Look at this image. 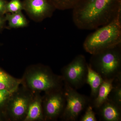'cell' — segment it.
<instances>
[{"mask_svg": "<svg viewBox=\"0 0 121 121\" xmlns=\"http://www.w3.org/2000/svg\"><path fill=\"white\" fill-rule=\"evenodd\" d=\"M103 80L101 76L92 69L90 65L88 64L86 83L89 84L91 87V95L94 99L97 96L99 87Z\"/></svg>", "mask_w": 121, "mask_h": 121, "instance_id": "obj_13", "label": "cell"}, {"mask_svg": "<svg viewBox=\"0 0 121 121\" xmlns=\"http://www.w3.org/2000/svg\"><path fill=\"white\" fill-rule=\"evenodd\" d=\"M1 120V118L0 117V120Z\"/></svg>", "mask_w": 121, "mask_h": 121, "instance_id": "obj_23", "label": "cell"}, {"mask_svg": "<svg viewBox=\"0 0 121 121\" xmlns=\"http://www.w3.org/2000/svg\"><path fill=\"white\" fill-rule=\"evenodd\" d=\"M97 29L83 43L87 52L93 55L121 44V12L111 22Z\"/></svg>", "mask_w": 121, "mask_h": 121, "instance_id": "obj_3", "label": "cell"}, {"mask_svg": "<svg viewBox=\"0 0 121 121\" xmlns=\"http://www.w3.org/2000/svg\"><path fill=\"white\" fill-rule=\"evenodd\" d=\"M23 2L20 0H11L6 5V13H13L22 12L23 10Z\"/></svg>", "mask_w": 121, "mask_h": 121, "instance_id": "obj_18", "label": "cell"}, {"mask_svg": "<svg viewBox=\"0 0 121 121\" xmlns=\"http://www.w3.org/2000/svg\"><path fill=\"white\" fill-rule=\"evenodd\" d=\"M65 104L63 88L44 93L42 102L44 121H55L60 118Z\"/></svg>", "mask_w": 121, "mask_h": 121, "instance_id": "obj_8", "label": "cell"}, {"mask_svg": "<svg viewBox=\"0 0 121 121\" xmlns=\"http://www.w3.org/2000/svg\"><path fill=\"white\" fill-rule=\"evenodd\" d=\"M80 0H51L56 9L64 10L72 9Z\"/></svg>", "mask_w": 121, "mask_h": 121, "instance_id": "obj_17", "label": "cell"}, {"mask_svg": "<svg viewBox=\"0 0 121 121\" xmlns=\"http://www.w3.org/2000/svg\"><path fill=\"white\" fill-rule=\"evenodd\" d=\"M101 119L105 121H121V107L108 99L98 109Z\"/></svg>", "mask_w": 121, "mask_h": 121, "instance_id": "obj_11", "label": "cell"}, {"mask_svg": "<svg viewBox=\"0 0 121 121\" xmlns=\"http://www.w3.org/2000/svg\"><path fill=\"white\" fill-rule=\"evenodd\" d=\"M108 99L121 107V78L115 79Z\"/></svg>", "mask_w": 121, "mask_h": 121, "instance_id": "obj_16", "label": "cell"}, {"mask_svg": "<svg viewBox=\"0 0 121 121\" xmlns=\"http://www.w3.org/2000/svg\"><path fill=\"white\" fill-rule=\"evenodd\" d=\"M115 79H104L99 87L97 96L93 100L92 107L98 109L108 99L110 93L112 89Z\"/></svg>", "mask_w": 121, "mask_h": 121, "instance_id": "obj_12", "label": "cell"}, {"mask_svg": "<svg viewBox=\"0 0 121 121\" xmlns=\"http://www.w3.org/2000/svg\"><path fill=\"white\" fill-rule=\"evenodd\" d=\"M88 64L83 55L76 56L61 70L64 82L76 90L82 87L86 83Z\"/></svg>", "mask_w": 121, "mask_h": 121, "instance_id": "obj_7", "label": "cell"}, {"mask_svg": "<svg viewBox=\"0 0 121 121\" xmlns=\"http://www.w3.org/2000/svg\"><path fill=\"white\" fill-rule=\"evenodd\" d=\"M121 44L93 54L89 64L103 79L121 77Z\"/></svg>", "mask_w": 121, "mask_h": 121, "instance_id": "obj_4", "label": "cell"}, {"mask_svg": "<svg viewBox=\"0 0 121 121\" xmlns=\"http://www.w3.org/2000/svg\"><path fill=\"white\" fill-rule=\"evenodd\" d=\"M21 79L17 78L0 69V90L13 91L20 86Z\"/></svg>", "mask_w": 121, "mask_h": 121, "instance_id": "obj_14", "label": "cell"}, {"mask_svg": "<svg viewBox=\"0 0 121 121\" xmlns=\"http://www.w3.org/2000/svg\"><path fill=\"white\" fill-rule=\"evenodd\" d=\"M76 26L93 30L109 23L121 12V0H80L72 9Z\"/></svg>", "mask_w": 121, "mask_h": 121, "instance_id": "obj_1", "label": "cell"}, {"mask_svg": "<svg viewBox=\"0 0 121 121\" xmlns=\"http://www.w3.org/2000/svg\"><path fill=\"white\" fill-rule=\"evenodd\" d=\"M14 91L0 90V109L3 108L4 111L9 99Z\"/></svg>", "mask_w": 121, "mask_h": 121, "instance_id": "obj_19", "label": "cell"}, {"mask_svg": "<svg viewBox=\"0 0 121 121\" xmlns=\"http://www.w3.org/2000/svg\"><path fill=\"white\" fill-rule=\"evenodd\" d=\"M21 85L33 93H48L63 89L61 75L54 73L49 67L34 64L26 68L21 78Z\"/></svg>", "mask_w": 121, "mask_h": 121, "instance_id": "obj_2", "label": "cell"}, {"mask_svg": "<svg viewBox=\"0 0 121 121\" xmlns=\"http://www.w3.org/2000/svg\"><path fill=\"white\" fill-rule=\"evenodd\" d=\"M6 22L5 16L3 14H0V31L4 27Z\"/></svg>", "mask_w": 121, "mask_h": 121, "instance_id": "obj_22", "label": "cell"}, {"mask_svg": "<svg viewBox=\"0 0 121 121\" xmlns=\"http://www.w3.org/2000/svg\"><path fill=\"white\" fill-rule=\"evenodd\" d=\"M34 93L21 86L13 91L5 107L4 114L9 121H23Z\"/></svg>", "mask_w": 121, "mask_h": 121, "instance_id": "obj_5", "label": "cell"}, {"mask_svg": "<svg viewBox=\"0 0 121 121\" xmlns=\"http://www.w3.org/2000/svg\"><path fill=\"white\" fill-rule=\"evenodd\" d=\"M95 112L93 110V107L89 105L85 113L80 119V121H97Z\"/></svg>", "mask_w": 121, "mask_h": 121, "instance_id": "obj_20", "label": "cell"}, {"mask_svg": "<svg viewBox=\"0 0 121 121\" xmlns=\"http://www.w3.org/2000/svg\"><path fill=\"white\" fill-rule=\"evenodd\" d=\"M41 93H34L33 98L29 106L23 121H44Z\"/></svg>", "mask_w": 121, "mask_h": 121, "instance_id": "obj_10", "label": "cell"}, {"mask_svg": "<svg viewBox=\"0 0 121 121\" xmlns=\"http://www.w3.org/2000/svg\"><path fill=\"white\" fill-rule=\"evenodd\" d=\"M5 17L9 27L11 28H18L27 27L28 22L22 12L16 13H5Z\"/></svg>", "mask_w": 121, "mask_h": 121, "instance_id": "obj_15", "label": "cell"}, {"mask_svg": "<svg viewBox=\"0 0 121 121\" xmlns=\"http://www.w3.org/2000/svg\"><path fill=\"white\" fill-rule=\"evenodd\" d=\"M22 2L23 10L35 21L51 17L56 9L51 0H24Z\"/></svg>", "mask_w": 121, "mask_h": 121, "instance_id": "obj_9", "label": "cell"}, {"mask_svg": "<svg viewBox=\"0 0 121 121\" xmlns=\"http://www.w3.org/2000/svg\"><path fill=\"white\" fill-rule=\"evenodd\" d=\"M64 86L66 104L60 118L63 121H76L89 103V99L67 83Z\"/></svg>", "mask_w": 121, "mask_h": 121, "instance_id": "obj_6", "label": "cell"}, {"mask_svg": "<svg viewBox=\"0 0 121 121\" xmlns=\"http://www.w3.org/2000/svg\"><path fill=\"white\" fill-rule=\"evenodd\" d=\"M7 2L5 0H0V14L4 15L6 13V5Z\"/></svg>", "mask_w": 121, "mask_h": 121, "instance_id": "obj_21", "label": "cell"}]
</instances>
